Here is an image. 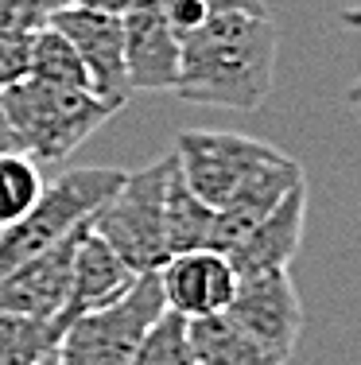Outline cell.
<instances>
[{"label": "cell", "mask_w": 361, "mask_h": 365, "mask_svg": "<svg viewBox=\"0 0 361 365\" xmlns=\"http://www.w3.org/2000/svg\"><path fill=\"white\" fill-rule=\"evenodd\" d=\"M346 106L361 109V78H354V86H350V90H346Z\"/></svg>", "instance_id": "obj_27"}, {"label": "cell", "mask_w": 361, "mask_h": 365, "mask_svg": "<svg viewBox=\"0 0 361 365\" xmlns=\"http://www.w3.org/2000/svg\"><path fill=\"white\" fill-rule=\"evenodd\" d=\"M125 74L132 93H175L179 86V43L159 0H136L125 16Z\"/></svg>", "instance_id": "obj_10"}, {"label": "cell", "mask_w": 361, "mask_h": 365, "mask_svg": "<svg viewBox=\"0 0 361 365\" xmlns=\"http://www.w3.org/2000/svg\"><path fill=\"white\" fill-rule=\"evenodd\" d=\"M175 171V152L159 155L140 171H128L120 190L93 214L90 230L105 241L136 276L159 272L171 260L167 249V182Z\"/></svg>", "instance_id": "obj_4"}, {"label": "cell", "mask_w": 361, "mask_h": 365, "mask_svg": "<svg viewBox=\"0 0 361 365\" xmlns=\"http://www.w3.org/2000/svg\"><path fill=\"white\" fill-rule=\"evenodd\" d=\"M4 152H20V140H16L12 125H8V117H4V106H0V155Z\"/></svg>", "instance_id": "obj_25"}, {"label": "cell", "mask_w": 361, "mask_h": 365, "mask_svg": "<svg viewBox=\"0 0 361 365\" xmlns=\"http://www.w3.org/2000/svg\"><path fill=\"white\" fill-rule=\"evenodd\" d=\"M90 225L74 230L47 253L16 264L8 276H0V311H16V315H36V319H58L66 315L74 288V257ZM70 319V315H66ZM74 323V319H70Z\"/></svg>", "instance_id": "obj_9"}, {"label": "cell", "mask_w": 361, "mask_h": 365, "mask_svg": "<svg viewBox=\"0 0 361 365\" xmlns=\"http://www.w3.org/2000/svg\"><path fill=\"white\" fill-rule=\"evenodd\" d=\"M43 187H47V182H43V171L31 155H23V152L0 155V230L20 222L23 214L36 206Z\"/></svg>", "instance_id": "obj_18"}, {"label": "cell", "mask_w": 361, "mask_h": 365, "mask_svg": "<svg viewBox=\"0 0 361 365\" xmlns=\"http://www.w3.org/2000/svg\"><path fill=\"white\" fill-rule=\"evenodd\" d=\"M4 117L12 125L20 152L31 155L36 163H58L85 144L109 117L113 106L101 101L93 90L82 86H55L39 78H23L12 90L0 93Z\"/></svg>", "instance_id": "obj_2"}, {"label": "cell", "mask_w": 361, "mask_h": 365, "mask_svg": "<svg viewBox=\"0 0 361 365\" xmlns=\"http://www.w3.org/2000/svg\"><path fill=\"white\" fill-rule=\"evenodd\" d=\"M283 155L288 152L264 140H253V136L241 133H218V128H183L175 136L179 175L214 210H221L248 179L280 163Z\"/></svg>", "instance_id": "obj_6"}, {"label": "cell", "mask_w": 361, "mask_h": 365, "mask_svg": "<svg viewBox=\"0 0 361 365\" xmlns=\"http://www.w3.org/2000/svg\"><path fill=\"white\" fill-rule=\"evenodd\" d=\"M163 315L167 303H163L159 272H144L120 299L74 319L58 342V358L63 365H128L144 334Z\"/></svg>", "instance_id": "obj_5"}, {"label": "cell", "mask_w": 361, "mask_h": 365, "mask_svg": "<svg viewBox=\"0 0 361 365\" xmlns=\"http://www.w3.org/2000/svg\"><path fill=\"white\" fill-rule=\"evenodd\" d=\"M226 315L241 330H248L261 346H268L280 361H291L299 346V330H303V303H299L291 268L241 276Z\"/></svg>", "instance_id": "obj_7"}, {"label": "cell", "mask_w": 361, "mask_h": 365, "mask_svg": "<svg viewBox=\"0 0 361 365\" xmlns=\"http://www.w3.org/2000/svg\"><path fill=\"white\" fill-rule=\"evenodd\" d=\"M214 222H218V210L206 206L187 187V179L179 175V160H175V171H171V182H167V249H171V257L214 249Z\"/></svg>", "instance_id": "obj_16"}, {"label": "cell", "mask_w": 361, "mask_h": 365, "mask_svg": "<svg viewBox=\"0 0 361 365\" xmlns=\"http://www.w3.org/2000/svg\"><path fill=\"white\" fill-rule=\"evenodd\" d=\"M39 82H55V86H82L90 90V78H85V66L78 58V51L70 47V39L58 28H39L31 31V74Z\"/></svg>", "instance_id": "obj_19"}, {"label": "cell", "mask_w": 361, "mask_h": 365, "mask_svg": "<svg viewBox=\"0 0 361 365\" xmlns=\"http://www.w3.org/2000/svg\"><path fill=\"white\" fill-rule=\"evenodd\" d=\"M31 74V36H0V93Z\"/></svg>", "instance_id": "obj_23"}, {"label": "cell", "mask_w": 361, "mask_h": 365, "mask_svg": "<svg viewBox=\"0 0 361 365\" xmlns=\"http://www.w3.org/2000/svg\"><path fill=\"white\" fill-rule=\"evenodd\" d=\"M70 319H36V315H16L0 311V365H39L51 354H58Z\"/></svg>", "instance_id": "obj_17"}, {"label": "cell", "mask_w": 361, "mask_h": 365, "mask_svg": "<svg viewBox=\"0 0 361 365\" xmlns=\"http://www.w3.org/2000/svg\"><path fill=\"white\" fill-rule=\"evenodd\" d=\"M187 334H191V350L199 365H288L268 346L256 342L248 330H241L226 311L206 319H187Z\"/></svg>", "instance_id": "obj_15"}, {"label": "cell", "mask_w": 361, "mask_h": 365, "mask_svg": "<svg viewBox=\"0 0 361 365\" xmlns=\"http://www.w3.org/2000/svg\"><path fill=\"white\" fill-rule=\"evenodd\" d=\"M342 20V28H354V31H361V8H346V12L338 16Z\"/></svg>", "instance_id": "obj_26"}, {"label": "cell", "mask_w": 361, "mask_h": 365, "mask_svg": "<svg viewBox=\"0 0 361 365\" xmlns=\"http://www.w3.org/2000/svg\"><path fill=\"white\" fill-rule=\"evenodd\" d=\"M295 182H303V168H299V160H291V155H283L280 163H272V168H264L256 179H248L218 210V222H214V249H218V253L237 249L241 237L268 218L283 198H288V190L295 187Z\"/></svg>", "instance_id": "obj_13"}, {"label": "cell", "mask_w": 361, "mask_h": 365, "mask_svg": "<svg viewBox=\"0 0 361 365\" xmlns=\"http://www.w3.org/2000/svg\"><path fill=\"white\" fill-rule=\"evenodd\" d=\"M51 28H58L70 39V47L78 51L90 90L101 101H109L117 113L125 109L132 90H128V74H125V24H120V16L70 4L51 20Z\"/></svg>", "instance_id": "obj_8"}, {"label": "cell", "mask_w": 361, "mask_h": 365, "mask_svg": "<svg viewBox=\"0 0 361 365\" xmlns=\"http://www.w3.org/2000/svg\"><path fill=\"white\" fill-rule=\"evenodd\" d=\"M74 4H82V8H98V12H109V16H125L128 8L136 4V0H74Z\"/></svg>", "instance_id": "obj_24"}, {"label": "cell", "mask_w": 361, "mask_h": 365, "mask_svg": "<svg viewBox=\"0 0 361 365\" xmlns=\"http://www.w3.org/2000/svg\"><path fill=\"white\" fill-rule=\"evenodd\" d=\"M132 284H136L132 268H128L93 230H85V237L78 245V257H74V288H70L66 315L78 319V315H85V311L105 307V303L120 299Z\"/></svg>", "instance_id": "obj_14"}, {"label": "cell", "mask_w": 361, "mask_h": 365, "mask_svg": "<svg viewBox=\"0 0 361 365\" xmlns=\"http://www.w3.org/2000/svg\"><path fill=\"white\" fill-rule=\"evenodd\" d=\"M39 365H63V358H58V354H51L47 361H39Z\"/></svg>", "instance_id": "obj_28"}, {"label": "cell", "mask_w": 361, "mask_h": 365, "mask_svg": "<svg viewBox=\"0 0 361 365\" xmlns=\"http://www.w3.org/2000/svg\"><path fill=\"white\" fill-rule=\"evenodd\" d=\"M303 222H307V182H295L276 210L256 225V230H248L237 249L226 253L229 264L237 268V276L291 268L299 245H303Z\"/></svg>", "instance_id": "obj_12"}, {"label": "cell", "mask_w": 361, "mask_h": 365, "mask_svg": "<svg viewBox=\"0 0 361 365\" xmlns=\"http://www.w3.org/2000/svg\"><path fill=\"white\" fill-rule=\"evenodd\" d=\"M128 171L120 168H74L63 171L43 187L28 214L16 225L0 230V276H8L16 264L47 253L74 230L93 222V214L120 190Z\"/></svg>", "instance_id": "obj_3"}, {"label": "cell", "mask_w": 361, "mask_h": 365, "mask_svg": "<svg viewBox=\"0 0 361 365\" xmlns=\"http://www.w3.org/2000/svg\"><path fill=\"white\" fill-rule=\"evenodd\" d=\"M74 0H0V36H31Z\"/></svg>", "instance_id": "obj_22"}, {"label": "cell", "mask_w": 361, "mask_h": 365, "mask_svg": "<svg viewBox=\"0 0 361 365\" xmlns=\"http://www.w3.org/2000/svg\"><path fill=\"white\" fill-rule=\"evenodd\" d=\"M237 268L229 264L218 249H199V253H179L159 268V288L167 311L183 319H206L229 311L237 295Z\"/></svg>", "instance_id": "obj_11"}, {"label": "cell", "mask_w": 361, "mask_h": 365, "mask_svg": "<svg viewBox=\"0 0 361 365\" xmlns=\"http://www.w3.org/2000/svg\"><path fill=\"white\" fill-rule=\"evenodd\" d=\"M167 24L175 28L179 43L191 31H199L210 16H226V12H268L264 0H159Z\"/></svg>", "instance_id": "obj_21"}, {"label": "cell", "mask_w": 361, "mask_h": 365, "mask_svg": "<svg viewBox=\"0 0 361 365\" xmlns=\"http://www.w3.org/2000/svg\"><path fill=\"white\" fill-rule=\"evenodd\" d=\"M128 365H199L191 350V334H187V319L167 311L156 327L144 334Z\"/></svg>", "instance_id": "obj_20"}, {"label": "cell", "mask_w": 361, "mask_h": 365, "mask_svg": "<svg viewBox=\"0 0 361 365\" xmlns=\"http://www.w3.org/2000/svg\"><path fill=\"white\" fill-rule=\"evenodd\" d=\"M276 82V24L268 12L210 16L183 39L175 93L191 106L253 113Z\"/></svg>", "instance_id": "obj_1"}]
</instances>
